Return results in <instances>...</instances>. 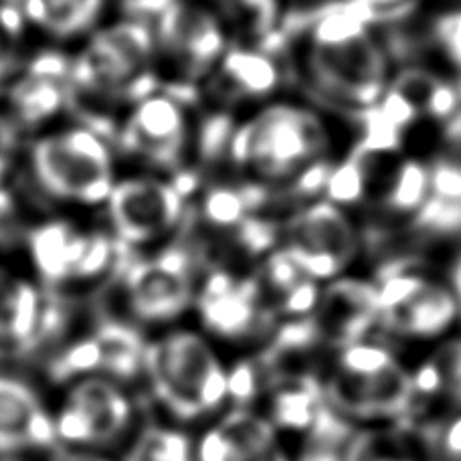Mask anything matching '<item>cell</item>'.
Instances as JSON below:
<instances>
[{
	"label": "cell",
	"instance_id": "obj_1",
	"mask_svg": "<svg viewBox=\"0 0 461 461\" xmlns=\"http://www.w3.org/2000/svg\"><path fill=\"white\" fill-rule=\"evenodd\" d=\"M342 115L290 92L237 120L225 134L229 175L269 196L322 194L330 168L357 142Z\"/></svg>",
	"mask_w": 461,
	"mask_h": 461
},
{
	"label": "cell",
	"instance_id": "obj_2",
	"mask_svg": "<svg viewBox=\"0 0 461 461\" xmlns=\"http://www.w3.org/2000/svg\"><path fill=\"white\" fill-rule=\"evenodd\" d=\"M284 55L303 95L352 122L376 110L399 65L381 21L350 0L302 19Z\"/></svg>",
	"mask_w": 461,
	"mask_h": 461
},
{
	"label": "cell",
	"instance_id": "obj_3",
	"mask_svg": "<svg viewBox=\"0 0 461 461\" xmlns=\"http://www.w3.org/2000/svg\"><path fill=\"white\" fill-rule=\"evenodd\" d=\"M69 87L73 113L112 131L131 104L160 87L150 19L122 13L105 21L69 51Z\"/></svg>",
	"mask_w": 461,
	"mask_h": 461
},
{
	"label": "cell",
	"instance_id": "obj_4",
	"mask_svg": "<svg viewBox=\"0 0 461 461\" xmlns=\"http://www.w3.org/2000/svg\"><path fill=\"white\" fill-rule=\"evenodd\" d=\"M19 170L49 211L102 215L122 167L110 131L71 113L24 140Z\"/></svg>",
	"mask_w": 461,
	"mask_h": 461
},
{
	"label": "cell",
	"instance_id": "obj_5",
	"mask_svg": "<svg viewBox=\"0 0 461 461\" xmlns=\"http://www.w3.org/2000/svg\"><path fill=\"white\" fill-rule=\"evenodd\" d=\"M130 255L102 215L39 212L19 258L57 298L73 302L110 290Z\"/></svg>",
	"mask_w": 461,
	"mask_h": 461
},
{
	"label": "cell",
	"instance_id": "obj_6",
	"mask_svg": "<svg viewBox=\"0 0 461 461\" xmlns=\"http://www.w3.org/2000/svg\"><path fill=\"white\" fill-rule=\"evenodd\" d=\"M269 201L230 175L196 180L185 230L203 266L251 271L274 251L284 215L271 211Z\"/></svg>",
	"mask_w": 461,
	"mask_h": 461
},
{
	"label": "cell",
	"instance_id": "obj_7",
	"mask_svg": "<svg viewBox=\"0 0 461 461\" xmlns=\"http://www.w3.org/2000/svg\"><path fill=\"white\" fill-rule=\"evenodd\" d=\"M142 378L175 425L204 423L229 409V360L196 326L148 334Z\"/></svg>",
	"mask_w": 461,
	"mask_h": 461
},
{
	"label": "cell",
	"instance_id": "obj_8",
	"mask_svg": "<svg viewBox=\"0 0 461 461\" xmlns=\"http://www.w3.org/2000/svg\"><path fill=\"white\" fill-rule=\"evenodd\" d=\"M320 383L332 413L357 429L401 425L417 413L411 365L381 339L328 350Z\"/></svg>",
	"mask_w": 461,
	"mask_h": 461
},
{
	"label": "cell",
	"instance_id": "obj_9",
	"mask_svg": "<svg viewBox=\"0 0 461 461\" xmlns=\"http://www.w3.org/2000/svg\"><path fill=\"white\" fill-rule=\"evenodd\" d=\"M122 170H142L196 183L203 120L196 105L164 87L140 97L110 131Z\"/></svg>",
	"mask_w": 461,
	"mask_h": 461
},
{
	"label": "cell",
	"instance_id": "obj_10",
	"mask_svg": "<svg viewBox=\"0 0 461 461\" xmlns=\"http://www.w3.org/2000/svg\"><path fill=\"white\" fill-rule=\"evenodd\" d=\"M203 261L185 237L154 251L130 255L115 277L113 314L144 334L185 324L193 316Z\"/></svg>",
	"mask_w": 461,
	"mask_h": 461
},
{
	"label": "cell",
	"instance_id": "obj_11",
	"mask_svg": "<svg viewBox=\"0 0 461 461\" xmlns=\"http://www.w3.org/2000/svg\"><path fill=\"white\" fill-rule=\"evenodd\" d=\"M158 86L194 104L201 86L233 45L207 0H170L152 19Z\"/></svg>",
	"mask_w": 461,
	"mask_h": 461
},
{
	"label": "cell",
	"instance_id": "obj_12",
	"mask_svg": "<svg viewBox=\"0 0 461 461\" xmlns=\"http://www.w3.org/2000/svg\"><path fill=\"white\" fill-rule=\"evenodd\" d=\"M373 276L378 295L376 339L429 346L457 330V303L443 276L415 261H389Z\"/></svg>",
	"mask_w": 461,
	"mask_h": 461
},
{
	"label": "cell",
	"instance_id": "obj_13",
	"mask_svg": "<svg viewBox=\"0 0 461 461\" xmlns=\"http://www.w3.org/2000/svg\"><path fill=\"white\" fill-rule=\"evenodd\" d=\"M194 185L154 172L122 170L102 219L128 253L154 251L185 235Z\"/></svg>",
	"mask_w": 461,
	"mask_h": 461
},
{
	"label": "cell",
	"instance_id": "obj_14",
	"mask_svg": "<svg viewBox=\"0 0 461 461\" xmlns=\"http://www.w3.org/2000/svg\"><path fill=\"white\" fill-rule=\"evenodd\" d=\"M366 233L358 215L326 196L292 204L282 217L279 245L318 284L358 271Z\"/></svg>",
	"mask_w": 461,
	"mask_h": 461
},
{
	"label": "cell",
	"instance_id": "obj_15",
	"mask_svg": "<svg viewBox=\"0 0 461 461\" xmlns=\"http://www.w3.org/2000/svg\"><path fill=\"white\" fill-rule=\"evenodd\" d=\"M193 316L196 328L221 350L259 354L276 340L279 322L271 314L251 271L204 267Z\"/></svg>",
	"mask_w": 461,
	"mask_h": 461
},
{
	"label": "cell",
	"instance_id": "obj_16",
	"mask_svg": "<svg viewBox=\"0 0 461 461\" xmlns=\"http://www.w3.org/2000/svg\"><path fill=\"white\" fill-rule=\"evenodd\" d=\"M290 77L284 49L233 43L196 94V112L203 122L223 120L229 131L237 120L287 94Z\"/></svg>",
	"mask_w": 461,
	"mask_h": 461
},
{
	"label": "cell",
	"instance_id": "obj_17",
	"mask_svg": "<svg viewBox=\"0 0 461 461\" xmlns=\"http://www.w3.org/2000/svg\"><path fill=\"white\" fill-rule=\"evenodd\" d=\"M0 113L27 140L37 131L69 118V51L32 47L11 79L0 89Z\"/></svg>",
	"mask_w": 461,
	"mask_h": 461
},
{
	"label": "cell",
	"instance_id": "obj_18",
	"mask_svg": "<svg viewBox=\"0 0 461 461\" xmlns=\"http://www.w3.org/2000/svg\"><path fill=\"white\" fill-rule=\"evenodd\" d=\"M68 384L61 407L53 413L57 441L63 446L100 451L134 431L136 405L126 384L102 376Z\"/></svg>",
	"mask_w": 461,
	"mask_h": 461
},
{
	"label": "cell",
	"instance_id": "obj_19",
	"mask_svg": "<svg viewBox=\"0 0 461 461\" xmlns=\"http://www.w3.org/2000/svg\"><path fill=\"white\" fill-rule=\"evenodd\" d=\"M65 303L19 255H0V350L29 354L51 340L65 328Z\"/></svg>",
	"mask_w": 461,
	"mask_h": 461
},
{
	"label": "cell",
	"instance_id": "obj_20",
	"mask_svg": "<svg viewBox=\"0 0 461 461\" xmlns=\"http://www.w3.org/2000/svg\"><path fill=\"white\" fill-rule=\"evenodd\" d=\"M146 340L148 334L110 316L65 344L49 375L59 383L102 376L128 386L134 378H142Z\"/></svg>",
	"mask_w": 461,
	"mask_h": 461
},
{
	"label": "cell",
	"instance_id": "obj_21",
	"mask_svg": "<svg viewBox=\"0 0 461 461\" xmlns=\"http://www.w3.org/2000/svg\"><path fill=\"white\" fill-rule=\"evenodd\" d=\"M310 326L326 352L376 339L378 295L375 276L352 271L324 284Z\"/></svg>",
	"mask_w": 461,
	"mask_h": 461
},
{
	"label": "cell",
	"instance_id": "obj_22",
	"mask_svg": "<svg viewBox=\"0 0 461 461\" xmlns=\"http://www.w3.org/2000/svg\"><path fill=\"white\" fill-rule=\"evenodd\" d=\"M196 461H295L287 443L259 415L229 407L194 439Z\"/></svg>",
	"mask_w": 461,
	"mask_h": 461
},
{
	"label": "cell",
	"instance_id": "obj_23",
	"mask_svg": "<svg viewBox=\"0 0 461 461\" xmlns=\"http://www.w3.org/2000/svg\"><path fill=\"white\" fill-rule=\"evenodd\" d=\"M55 443L53 413L39 391L21 376L0 373V457H19Z\"/></svg>",
	"mask_w": 461,
	"mask_h": 461
},
{
	"label": "cell",
	"instance_id": "obj_24",
	"mask_svg": "<svg viewBox=\"0 0 461 461\" xmlns=\"http://www.w3.org/2000/svg\"><path fill=\"white\" fill-rule=\"evenodd\" d=\"M115 0H19L35 45L73 51L112 19Z\"/></svg>",
	"mask_w": 461,
	"mask_h": 461
},
{
	"label": "cell",
	"instance_id": "obj_25",
	"mask_svg": "<svg viewBox=\"0 0 461 461\" xmlns=\"http://www.w3.org/2000/svg\"><path fill=\"white\" fill-rule=\"evenodd\" d=\"M407 233L423 243L461 241V150H439L429 156L423 207Z\"/></svg>",
	"mask_w": 461,
	"mask_h": 461
},
{
	"label": "cell",
	"instance_id": "obj_26",
	"mask_svg": "<svg viewBox=\"0 0 461 461\" xmlns=\"http://www.w3.org/2000/svg\"><path fill=\"white\" fill-rule=\"evenodd\" d=\"M251 274L279 326L310 322L318 306L322 284L312 279L282 247L269 251L251 269Z\"/></svg>",
	"mask_w": 461,
	"mask_h": 461
},
{
	"label": "cell",
	"instance_id": "obj_27",
	"mask_svg": "<svg viewBox=\"0 0 461 461\" xmlns=\"http://www.w3.org/2000/svg\"><path fill=\"white\" fill-rule=\"evenodd\" d=\"M419 59L461 86V0H427L411 23Z\"/></svg>",
	"mask_w": 461,
	"mask_h": 461
},
{
	"label": "cell",
	"instance_id": "obj_28",
	"mask_svg": "<svg viewBox=\"0 0 461 461\" xmlns=\"http://www.w3.org/2000/svg\"><path fill=\"white\" fill-rule=\"evenodd\" d=\"M419 409H435L443 419L461 413V330L425 346L423 357L411 365Z\"/></svg>",
	"mask_w": 461,
	"mask_h": 461
},
{
	"label": "cell",
	"instance_id": "obj_29",
	"mask_svg": "<svg viewBox=\"0 0 461 461\" xmlns=\"http://www.w3.org/2000/svg\"><path fill=\"white\" fill-rule=\"evenodd\" d=\"M229 31L233 43L277 45L287 11L284 0H207Z\"/></svg>",
	"mask_w": 461,
	"mask_h": 461
},
{
	"label": "cell",
	"instance_id": "obj_30",
	"mask_svg": "<svg viewBox=\"0 0 461 461\" xmlns=\"http://www.w3.org/2000/svg\"><path fill=\"white\" fill-rule=\"evenodd\" d=\"M339 461H431L427 441L401 425L358 427L342 443Z\"/></svg>",
	"mask_w": 461,
	"mask_h": 461
},
{
	"label": "cell",
	"instance_id": "obj_31",
	"mask_svg": "<svg viewBox=\"0 0 461 461\" xmlns=\"http://www.w3.org/2000/svg\"><path fill=\"white\" fill-rule=\"evenodd\" d=\"M123 461H196L194 439L178 425H146L130 443Z\"/></svg>",
	"mask_w": 461,
	"mask_h": 461
},
{
	"label": "cell",
	"instance_id": "obj_32",
	"mask_svg": "<svg viewBox=\"0 0 461 461\" xmlns=\"http://www.w3.org/2000/svg\"><path fill=\"white\" fill-rule=\"evenodd\" d=\"M32 47L37 45L24 24L19 0H0V89L19 69Z\"/></svg>",
	"mask_w": 461,
	"mask_h": 461
},
{
	"label": "cell",
	"instance_id": "obj_33",
	"mask_svg": "<svg viewBox=\"0 0 461 461\" xmlns=\"http://www.w3.org/2000/svg\"><path fill=\"white\" fill-rule=\"evenodd\" d=\"M37 212L29 209V203L6 183L0 185V255H19L24 237L35 221Z\"/></svg>",
	"mask_w": 461,
	"mask_h": 461
},
{
	"label": "cell",
	"instance_id": "obj_34",
	"mask_svg": "<svg viewBox=\"0 0 461 461\" xmlns=\"http://www.w3.org/2000/svg\"><path fill=\"white\" fill-rule=\"evenodd\" d=\"M427 447L431 461H461V413L443 419Z\"/></svg>",
	"mask_w": 461,
	"mask_h": 461
},
{
	"label": "cell",
	"instance_id": "obj_35",
	"mask_svg": "<svg viewBox=\"0 0 461 461\" xmlns=\"http://www.w3.org/2000/svg\"><path fill=\"white\" fill-rule=\"evenodd\" d=\"M350 3L362 6L365 11L376 16L378 21H383L386 16L407 11L411 6H417L421 0H350Z\"/></svg>",
	"mask_w": 461,
	"mask_h": 461
},
{
	"label": "cell",
	"instance_id": "obj_36",
	"mask_svg": "<svg viewBox=\"0 0 461 461\" xmlns=\"http://www.w3.org/2000/svg\"><path fill=\"white\" fill-rule=\"evenodd\" d=\"M336 3H342V0H284L287 19H290L292 14L300 16V19H306V16L314 14L318 11H324V8L332 6Z\"/></svg>",
	"mask_w": 461,
	"mask_h": 461
},
{
	"label": "cell",
	"instance_id": "obj_37",
	"mask_svg": "<svg viewBox=\"0 0 461 461\" xmlns=\"http://www.w3.org/2000/svg\"><path fill=\"white\" fill-rule=\"evenodd\" d=\"M446 282L449 285L451 294H454L456 303H457V312H459V326H461V245L456 249V253L451 255V259L447 263L446 274Z\"/></svg>",
	"mask_w": 461,
	"mask_h": 461
},
{
	"label": "cell",
	"instance_id": "obj_38",
	"mask_svg": "<svg viewBox=\"0 0 461 461\" xmlns=\"http://www.w3.org/2000/svg\"><path fill=\"white\" fill-rule=\"evenodd\" d=\"M49 461H115L108 456L100 454V451L94 449H79V447H59L55 449Z\"/></svg>",
	"mask_w": 461,
	"mask_h": 461
},
{
	"label": "cell",
	"instance_id": "obj_39",
	"mask_svg": "<svg viewBox=\"0 0 461 461\" xmlns=\"http://www.w3.org/2000/svg\"><path fill=\"white\" fill-rule=\"evenodd\" d=\"M130 5V11L131 14H140V16H146V19H152V16L162 11L164 6H167L170 0H126Z\"/></svg>",
	"mask_w": 461,
	"mask_h": 461
},
{
	"label": "cell",
	"instance_id": "obj_40",
	"mask_svg": "<svg viewBox=\"0 0 461 461\" xmlns=\"http://www.w3.org/2000/svg\"><path fill=\"white\" fill-rule=\"evenodd\" d=\"M295 461H339V457L326 454V451H314L312 456L303 457V459H295Z\"/></svg>",
	"mask_w": 461,
	"mask_h": 461
},
{
	"label": "cell",
	"instance_id": "obj_41",
	"mask_svg": "<svg viewBox=\"0 0 461 461\" xmlns=\"http://www.w3.org/2000/svg\"><path fill=\"white\" fill-rule=\"evenodd\" d=\"M0 461H23L21 457H0Z\"/></svg>",
	"mask_w": 461,
	"mask_h": 461
}]
</instances>
